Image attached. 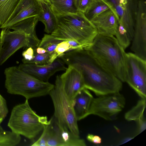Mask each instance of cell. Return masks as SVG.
I'll use <instances>...</instances> for the list:
<instances>
[{
  "instance_id": "44dd1931",
  "label": "cell",
  "mask_w": 146,
  "mask_h": 146,
  "mask_svg": "<svg viewBox=\"0 0 146 146\" xmlns=\"http://www.w3.org/2000/svg\"><path fill=\"white\" fill-rule=\"evenodd\" d=\"M146 98H141L136 105L126 112L124 117L127 120L137 121L144 117V112L146 107Z\"/></svg>"
},
{
  "instance_id": "277c9868",
  "label": "cell",
  "mask_w": 146,
  "mask_h": 146,
  "mask_svg": "<svg viewBox=\"0 0 146 146\" xmlns=\"http://www.w3.org/2000/svg\"><path fill=\"white\" fill-rule=\"evenodd\" d=\"M5 87L9 94L19 95L26 99L49 94L54 84L40 80L19 69L13 66L4 71Z\"/></svg>"
},
{
  "instance_id": "9c48e42d",
  "label": "cell",
  "mask_w": 146,
  "mask_h": 146,
  "mask_svg": "<svg viewBox=\"0 0 146 146\" xmlns=\"http://www.w3.org/2000/svg\"><path fill=\"white\" fill-rule=\"evenodd\" d=\"M125 82L141 98H146V60L134 53L126 54Z\"/></svg>"
},
{
  "instance_id": "3957f363",
  "label": "cell",
  "mask_w": 146,
  "mask_h": 146,
  "mask_svg": "<svg viewBox=\"0 0 146 146\" xmlns=\"http://www.w3.org/2000/svg\"><path fill=\"white\" fill-rule=\"evenodd\" d=\"M56 17L57 26L51 34L58 38L76 40L85 48L91 45L98 34L95 26L83 13L77 11Z\"/></svg>"
},
{
  "instance_id": "4dcf8cb0",
  "label": "cell",
  "mask_w": 146,
  "mask_h": 146,
  "mask_svg": "<svg viewBox=\"0 0 146 146\" xmlns=\"http://www.w3.org/2000/svg\"><path fill=\"white\" fill-rule=\"evenodd\" d=\"M137 122L138 126L135 136L142 132L146 128V121L145 117L139 120Z\"/></svg>"
},
{
  "instance_id": "e0dca14e",
  "label": "cell",
  "mask_w": 146,
  "mask_h": 146,
  "mask_svg": "<svg viewBox=\"0 0 146 146\" xmlns=\"http://www.w3.org/2000/svg\"><path fill=\"white\" fill-rule=\"evenodd\" d=\"M94 97L89 90L85 88L80 90L76 95L72 104L78 121L87 117Z\"/></svg>"
},
{
  "instance_id": "ac0fdd59",
  "label": "cell",
  "mask_w": 146,
  "mask_h": 146,
  "mask_svg": "<svg viewBox=\"0 0 146 146\" xmlns=\"http://www.w3.org/2000/svg\"><path fill=\"white\" fill-rule=\"evenodd\" d=\"M41 10L38 15V21L45 26L44 31L51 33L56 29L57 25V17L53 12L50 3L45 4L40 2Z\"/></svg>"
},
{
  "instance_id": "83f0119b",
  "label": "cell",
  "mask_w": 146,
  "mask_h": 146,
  "mask_svg": "<svg viewBox=\"0 0 146 146\" xmlns=\"http://www.w3.org/2000/svg\"><path fill=\"white\" fill-rule=\"evenodd\" d=\"M94 0H75L77 11L85 13Z\"/></svg>"
},
{
  "instance_id": "4316f807",
  "label": "cell",
  "mask_w": 146,
  "mask_h": 146,
  "mask_svg": "<svg viewBox=\"0 0 146 146\" xmlns=\"http://www.w3.org/2000/svg\"><path fill=\"white\" fill-rule=\"evenodd\" d=\"M50 54L46 52L43 54H38L34 52L33 59L30 61H23V63L43 65L48 64Z\"/></svg>"
},
{
  "instance_id": "7c38bea8",
  "label": "cell",
  "mask_w": 146,
  "mask_h": 146,
  "mask_svg": "<svg viewBox=\"0 0 146 146\" xmlns=\"http://www.w3.org/2000/svg\"><path fill=\"white\" fill-rule=\"evenodd\" d=\"M131 50L146 60V1H138L134 36Z\"/></svg>"
},
{
  "instance_id": "5bb4252c",
  "label": "cell",
  "mask_w": 146,
  "mask_h": 146,
  "mask_svg": "<svg viewBox=\"0 0 146 146\" xmlns=\"http://www.w3.org/2000/svg\"><path fill=\"white\" fill-rule=\"evenodd\" d=\"M41 10L38 0H20L14 11L1 29H9L17 23L25 19L38 16Z\"/></svg>"
},
{
  "instance_id": "7a4b0ae2",
  "label": "cell",
  "mask_w": 146,
  "mask_h": 146,
  "mask_svg": "<svg viewBox=\"0 0 146 146\" xmlns=\"http://www.w3.org/2000/svg\"><path fill=\"white\" fill-rule=\"evenodd\" d=\"M122 82L126 78V54L114 36L98 34L84 48Z\"/></svg>"
},
{
  "instance_id": "2e32d148",
  "label": "cell",
  "mask_w": 146,
  "mask_h": 146,
  "mask_svg": "<svg viewBox=\"0 0 146 146\" xmlns=\"http://www.w3.org/2000/svg\"><path fill=\"white\" fill-rule=\"evenodd\" d=\"M98 34L115 35L118 21L113 11L109 9L90 21Z\"/></svg>"
},
{
  "instance_id": "d6986e66",
  "label": "cell",
  "mask_w": 146,
  "mask_h": 146,
  "mask_svg": "<svg viewBox=\"0 0 146 146\" xmlns=\"http://www.w3.org/2000/svg\"><path fill=\"white\" fill-rule=\"evenodd\" d=\"M49 1L56 16L77 12L75 0H49Z\"/></svg>"
},
{
  "instance_id": "e575fe53",
  "label": "cell",
  "mask_w": 146,
  "mask_h": 146,
  "mask_svg": "<svg viewBox=\"0 0 146 146\" xmlns=\"http://www.w3.org/2000/svg\"><path fill=\"white\" fill-rule=\"evenodd\" d=\"M40 2L45 4L49 3V0H38Z\"/></svg>"
},
{
  "instance_id": "4fadbf2b",
  "label": "cell",
  "mask_w": 146,
  "mask_h": 146,
  "mask_svg": "<svg viewBox=\"0 0 146 146\" xmlns=\"http://www.w3.org/2000/svg\"><path fill=\"white\" fill-rule=\"evenodd\" d=\"M65 64L60 58H57L50 64L43 65L23 63L18 68L36 78L44 82H48L50 78L56 72L65 71Z\"/></svg>"
},
{
  "instance_id": "f546056e",
  "label": "cell",
  "mask_w": 146,
  "mask_h": 146,
  "mask_svg": "<svg viewBox=\"0 0 146 146\" xmlns=\"http://www.w3.org/2000/svg\"><path fill=\"white\" fill-rule=\"evenodd\" d=\"M34 50L32 47H28L22 53L24 58L22 59V61H30L32 60L34 57Z\"/></svg>"
},
{
  "instance_id": "484cf974",
  "label": "cell",
  "mask_w": 146,
  "mask_h": 146,
  "mask_svg": "<svg viewBox=\"0 0 146 146\" xmlns=\"http://www.w3.org/2000/svg\"><path fill=\"white\" fill-rule=\"evenodd\" d=\"M70 50L71 48L67 40L60 42L54 52L51 54L49 61L50 62H53L57 58H59L65 53Z\"/></svg>"
},
{
  "instance_id": "603a6c76",
  "label": "cell",
  "mask_w": 146,
  "mask_h": 146,
  "mask_svg": "<svg viewBox=\"0 0 146 146\" xmlns=\"http://www.w3.org/2000/svg\"><path fill=\"white\" fill-rule=\"evenodd\" d=\"M110 9L102 0H94L85 13V16L90 21L104 11Z\"/></svg>"
},
{
  "instance_id": "6da1fadb",
  "label": "cell",
  "mask_w": 146,
  "mask_h": 146,
  "mask_svg": "<svg viewBox=\"0 0 146 146\" xmlns=\"http://www.w3.org/2000/svg\"><path fill=\"white\" fill-rule=\"evenodd\" d=\"M59 58L78 70L84 88L97 96L119 92L122 89V82L84 48L69 51Z\"/></svg>"
},
{
  "instance_id": "cb8c5ba5",
  "label": "cell",
  "mask_w": 146,
  "mask_h": 146,
  "mask_svg": "<svg viewBox=\"0 0 146 146\" xmlns=\"http://www.w3.org/2000/svg\"><path fill=\"white\" fill-rule=\"evenodd\" d=\"M64 40L51 34H45L40 40L39 46L43 48L47 53L51 54L54 52L57 45Z\"/></svg>"
},
{
  "instance_id": "1f68e13d",
  "label": "cell",
  "mask_w": 146,
  "mask_h": 146,
  "mask_svg": "<svg viewBox=\"0 0 146 146\" xmlns=\"http://www.w3.org/2000/svg\"><path fill=\"white\" fill-rule=\"evenodd\" d=\"M86 139L89 141L96 144H100L102 142V139L100 137L91 134H88Z\"/></svg>"
},
{
  "instance_id": "52a82bcc",
  "label": "cell",
  "mask_w": 146,
  "mask_h": 146,
  "mask_svg": "<svg viewBox=\"0 0 146 146\" xmlns=\"http://www.w3.org/2000/svg\"><path fill=\"white\" fill-rule=\"evenodd\" d=\"M36 146H86L85 140L74 135L53 116L44 126Z\"/></svg>"
},
{
  "instance_id": "ba28073f",
  "label": "cell",
  "mask_w": 146,
  "mask_h": 146,
  "mask_svg": "<svg viewBox=\"0 0 146 146\" xmlns=\"http://www.w3.org/2000/svg\"><path fill=\"white\" fill-rule=\"evenodd\" d=\"M40 41L38 37L22 31L3 29L0 35V65L20 48L31 47L35 50L39 46Z\"/></svg>"
},
{
  "instance_id": "d4e9b609",
  "label": "cell",
  "mask_w": 146,
  "mask_h": 146,
  "mask_svg": "<svg viewBox=\"0 0 146 146\" xmlns=\"http://www.w3.org/2000/svg\"><path fill=\"white\" fill-rule=\"evenodd\" d=\"M115 35L118 43L124 50L129 45L131 41L127 32L123 26L118 22Z\"/></svg>"
},
{
  "instance_id": "30bf717a",
  "label": "cell",
  "mask_w": 146,
  "mask_h": 146,
  "mask_svg": "<svg viewBox=\"0 0 146 146\" xmlns=\"http://www.w3.org/2000/svg\"><path fill=\"white\" fill-rule=\"evenodd\" d=\"M125 99L120 92L94 98L87 116L93 115L106 120H112L124 108Z\"/></svg>"
},
{
  "instance_id": "836d02e7",
  "label": "cell",
  "mask_w": 146,
  "mask_h": 146,
  "mask_svg": "<svg viewBox=\"0 0 146 146\" xmlns=\"http://www.w3.org/2000/svg\"><path fill=\"white\" fill-rule=\"evenodd\" d=\"M135 137H128L124 138L119 142L118 145H121L126 143L133 139Z\"/></svg>"
},
{
  "instance_id": "d6a6232c",
  "label": "cell",
  "mask_w": 146,
  "mask_h": 146,
  "mask_svg": "<svg viewBox=\"0 0 146 146\" xmlns=\"http://www.w3.org/2000/svg\"><path fill=\"white\" fill-rule=\"evenodd\" d=\"M34 50L35 52L38 54H43L47 52L45 49L39 46Z\"/></svg>"
},
{
  "instance_id": "f1b7e54d",
  "label": "cell",
  "mask_w": 146,
  "mask_h": 146,
  "mask_svg": "<svg viewBox=\"0 0 146 146\" xmlns=\"http://www.w3.org/2000/svg\"><path fill=\"white\" fill-rule=\"evenodd\" d=\"M8 112L6 102L0 94V125L7 116Z\"/></svg>"
},
{
  "instance_id": "8992f818",
  "label": "cell",
  "mask_w": 146,
  "mask_h": 146,
  "mask_svg": "<svg viewBox=\"0 0 146 146\" xmlns=\"http://www.w3.org/2000/svg\"><path fill=\"white\" fill-rule=\"evenodd\" d=\"M49 95L54 107L53 116L74 135L80 137L78 121L75 116L72 103L64 90L60 76L56 77L54 87Z\"/></svg>"
},
{
  "instance_id": "5b68a950",
  "label": "cell",
  "mask_w": 146,
  "mask_h": 146,
  "mask_svg": "<svg viewBox=\"0 0 146 146\" xmlns=\"http://www.w3.org/2000/svg\"><path fill=\"white\" fill-rule=\"evenodd\" d=\"M28 100L13 108L8 126L13 133L33 139L42 132L48 121L46 116L37 115L30 107Z\"/></svg>"
},
{
  "instance_id": "ffe728a7",
  "label": "cell",
  "mask_w": 146,
  "mask_h": 146,
  "mask_svg": "<svg viewBox=\"0 0 146 146\" xmlns=\"http://www.w3.org/2000/svg\"><path fill=\"white\" fill-rule=\"evenodd\" d=\"M20 0H0V26L12 13Z\"/></svg>"
},
{
  "instance_id": "8fae6325",
  "label": "cell",
  "mask_w": 146,
  "mask_h": 146,
  "mask_svg": "<svg viewBox=\"0 0 146 146\" xmlns=\"http://www.w3.org/2000/svg\"><path fill=\"white\" fill-rule=\"evenodd\" d=\"M138 1V0H119L111 9L118 22L126 30L131 41L134 36Z\"/></svg>"
},
{
  "instance_id": "7402d4cb",
  "label": "cell",
  "mask_w": 146,
  "mask_h": 146,
  "mask_svg": "<svg viewBox=\"0 0 146 146\" xmlns=\"http://www.w3.org/2000/svg\"><path fill=\"white\" fill-rule=\"evenodd\" d=\"M20 135L4 130L0 125V146H15L21 140Z\"/></svg>"
},
{
  "instance_id": "9a60e30c",
  "label": "cell",
  "mask_w": 146,
  "mask_h": 146,
  "mask_svg": "<svg viewBox=\"0 0 146 146\" xmlns=\"http://www.w3.org/2000/svg\"><path fill=\"white\" fill-rule=\"evenodd\" d=\"M68 66L65 72L60 77L64 92L72 103L77 94L85 88L83 78L80 72L74 67Z\"/></svg>"
}]
</instances>
